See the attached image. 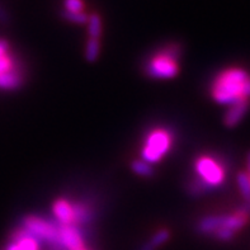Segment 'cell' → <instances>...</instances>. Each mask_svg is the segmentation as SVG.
<instances>
[{
  "instance_id": "cell-1",
  "label": "cell",
  "mask_w": 250,
  "mask_h": 250,
  "mask_svg": "<svg viewBox=\"0 0 250 250\" xmlns=\"http://www.w3.org/2000/svg\"><path fill=\"white\" fill-rule=\"evenodd\" d=\"M211 94L217 103L225 105L250 101V75L240 67L225 70L213 82Z\"/></svg>"
},
{
  "instance_id": "cell-2",
  "label": "cell",
  "mask_w": 250,
  "mask_h": 250,
  "mask_svg": "<svg viewBox=\"0 0 250 250\" xmlns=\"http://www.w3.org/2000/svg\"><path fill=\"white\" fill-rule=\"evenodd\" d=\"M181 57V46L171 43L156 52L146 63V75L154 79H171L179 73L178 60Z\"/></svg>"
},
{
  "instance_id": "cell-3",
  "label": "cell",
  "mask_w": 250,
  "mask_h": 250,
  "mask_svg": "<svg viewBox=\"0 0 250 250\" xmlns=\"http://www.w3.org/2000/svg\"><path fill=\"white\" fill-rule=\"evenodd\" d=\"M248 220H249V213L245 209L240 208L232 215L206 216L198 221L196 229L197 231L203 235L213 234L219 229H230L236 232L247 225Z\"/></svg>"
},
{
  "instance_id": "cell-4",
  "label": "cell",
  "mask_w": 250,
  "mask_h": 250,
  "mask_svg": "<svg viewBox=\"0 0 250 250\" xmlns=\"http://www.w3.org/2000/svg\"><path fill=\"white\" fill-rule=\"evenodd\" d=\"M21 228L37 241H44L56 249H61L60 224L56 225L54 222L47 221L38 216H27L22 220Z\"/></svg>"
},
{
  "instance_id": "cell-5",
  "label": "cell",
  "mask_w": 250,
  "mask_h": 250,
  "mask_svg": "<svg viewBox=\"0 0 250 250\" xmlns=\"http://www.w3.org/2000/svg\"><path fill=\"white\" fill-rule=\"evenodd\" d=\"M171 146V135L169 131L158 128L149 133L146 137L145 145L141 150V158L144 162L154 164L164 158Z\"/></svg>"
},
{
  "instance_id": "cell-6",
  "label": "cell",
  "mask_w": 250,
  "mask_h": 250,
  "mask_svg": "<svg viewBox=\"0 0 250 250\" xmlns=\"http://www.w3.org/2000/svg\"><path fill=\"white\" fill-rule=\"evenodd\" d=\"M197 175L211 188L219 187L225 181V167L217 159L200 156L194 163Z\"/></svg>"
},
{
  "instance_id": "cell-7",
  "label": "cell",
  "mask_w": 250,
  "mask_h": 250,
  "mask_svg": "<svg viewBox=\"0 0 250 250\" xmlns=\"http://www.w3.org/2000/svg\"><path fill=\"white\" fill-rule=\"evenodd\" d=\"M61 249L85 250L84 239L76 225H60Z\"/></svg>"
},
{
  "instance_id": "cell-8",
  "label": "cell",
  "mask_w": 250,
  "mask_h": 250,
  "mask_svg": "<svg viewBox=\"0 0 250 250\" xmlns=\"http://www.w3.org/2000/svg\"><path fill=\"white\" fill-rule=\"evenodd\" d=\"M40 241L23 230L22 228L16 230L12 235V241L6 247V250H38Z\"/></svg>"
},
{
  "instance_id": "cell-9",
  "label": "cell",
  "mask_w": 250,
  "mask_h": 250,
  "mask_svg": "<svg viewBox=\"0 0 250 250\" xmlns=\"http://www.w3.org/2000/svg\"><path fill=\"white\" fill-rule=\"evenodd\" d=\"M52 212L60 225H74V206L67 200L60 198L55 201Z\"/></svg>"
},
{
  "instance_id": "cell-10",
  "label": "cell",
  "mask_w": 250,
  "mask_h": 250,
  "mask_svg": "<svg viewBox=\"0 0 250 250\" xmlns=\"http://www.w3.org/2000/svg\"><path fill=\"white\" fill-rule=\"evenodd\" d=\"M250 101H241L235 103V104L230 105L228 112L225 113L224 117V124L226 127H235L236 125L240 124V121L243 120L247 112L249 111Z\"/></svg>"
},
{
  "instance_id": "cell-11",
  "label": "cell",
  "mask_w": 250,
  "mask_h": 250,
  "mask_svg": "<svg viewBox=\"0 0 250 250\" xmlns=\"http://www.w3.org/2000/svg\"><path fill=\"white\" fill-rule=\"evenodd\" d=\"M23 84V74L18 70V67H14L9 73H5L0 75V89L3 90H16L21 88Z\"/></svg>"
},
{
  "instance_id": "cell-12",
  "label": "cell",
  "mask_w": 250,
  "mask_h": 250,
  "mask_svg": "<svg viewBox=\"0 0 250 250\" xmlns=\"http://www.w3.org/2000/svg\"><path fill=\"white\" fill-rule=\"evenodd\" d=\"M74 225H84L93 219V209L85 203H73Z\"/></svg>"
},
{
  "instance_id": "cell-13",
  "label": "cell",
  "mask_w": 250,
  "mask_h": 250,
  "mask_svg": "<svg viewBox=\"0 0 250 250\" xmlns=\"http://www.w3.org/2000/svg\"><path fill=\"white\" fill-rule=\"evenodd\" d=\"M169 239H170V231L169 230H167V229L159 230L158 232L152 235L149 241H146L145 244L140 248V250H156V248L162 247Z\"/></svg>"
},
{
  "instance_id": "cell-14",
  "label": "cell",
  "mask_w": 250,
  "mask_h": 250,
  "mask_svg": "<svg viewBox=\"0 0 250 250\" xmlns=\"http://www.w3.org/2000/svg\"><path fill=\"white\" fill-rule=\"evenodd\" d=\"M86 27H88L89 38H97V40H99V38H101V36H102V18L98 13H92V14H89Z\"/></svg>"
},
{
  "instance_id": "cell-15",
  "label": "cell",
  "mask_w": 250,
  "mask_h": 250,
  "mask_svg": "<svg viewBox=\"0 0 250 250\" xmlns=\"http://www.w3.org/2000/svg\"><path fill=\"white\" fill-rule=\"evenodd\" d=\"M101 54V41L97 38H89L85 44V59L88 62L98 60Z\"/></svg>"
},
{
  "instance_id": "cell-16",
  "label": "cell",
  "mask_w": 250,
  "mask_h": 250,
  "mask_svg": "<svg viewBox=\"0 0 250 250\" xmlns=\"http://www.w3.org/2000/svg\"><path fill=\"white\" fill-rule=\"evenodd\" d=\"M209 189H211V187H209L206 182H203L198 175L196 178H192L189 184H188V192H189V194H192L194 197L205 194Z\"/></svg>"
},
{
  "instance_id": "cell-17",
  "label": "cell",
  "mask_w": 250,
  "mask_h": 250,
  "mask_svg": "<svg viewBox=\"0 0 250 250\" xmlns=\"http://www.w3.org/2000/svg\"><path fill=\"white\" fill-rule=\"evenodd\" d=\"M131 169H132L137 175L141 177H152L154 175V169L149 163L144 162L143 159H137L131 163Z\"/></svg>"
},
{
  "instance_id": "cell-18",
  "label": "cell",
  "mask_w": 250,
  "mask_h": 250,
  "mask_svg": "<svg viewBox=\"0 0 250 250\" xmlns=\"http://www.w3.org/2000/svg\"><path fill=\"white\" fill-rule=\"evenodd\" d=\"M61 17H62L63 19L69 21V22L75 23V24H86V23H88L89 14H86L85 12L70 13V12H65V10H61Z\"/></svg>"
},
{
  "instance_id": "cell-19",
  "label": "cell",
  "mask_w": 250,
  "mask_h": 250,
  "mask_svg": "<svg viewBox=\"0 0 250 250\" xmlns=\"http://www.w3.org/2000/svg\"><path fill=\"white\" fill-rule=\"evenodd\" d=\"M238 184L240 188V192L245 201H250V181L247 173H239L238 175Z\"/></svg>"
},
{
  "instance_id": "cell-20",
  "label": "cell",
  "mask_w": 250,
  "mask_h": 250,
  "mask_svg": "<svg viewBox=\"0 0 250 250\" xmlns=\"http://www.w3.org/2000/svg\"><path fill=\"white\" fill-rule=\"evenodd\" d=\"M62 10L70 13H83L85 8V4L83 0H62Z\"/></svg>"
},
{
  "instance_id": "cell-21",
  "label": "cell",
  "mask_w": 250,
  "mask_h": 250,
  "mask_svg": "<svg viewBox=\"0 0 250 250\" xmlns=\"http://www.w3.org/2000/svg\"><path fill=\"white\" fill-rule=\"evenodd\" d=\"M14 67H16V62H14V59L9 54L0 57V75L9 73L10 70H13Z\"/></svg>"
},
{
  "instance_id": "cell-22",
  "label": "cell",
  "mask_w": 250,
  "mask_h": 250,
  "mask_svg": "<svg viewBox=\"0 0 250 250\" xmlns=\"http://www.w3.org/2000/svg\"><path fill=\"white\" fill-rule=\"evenodd\" d=\"M215 235V238L217 240H221V241H230L232 240V238L235 236V232L230 229H219V230H216L213 232Z\"/></svg>"
},
{
  "instance_id": "cell-23",
  "label": "cell",
  "mask_w": 250,
  "mask_h": 250,
  "mask_svg": "<svg viewBox=\"0 0 250 250\" xmlns=\"http://www.w3.org/2000/svg\"><path fill=\"white\" fill-rule=\"evenodd\" d=\"M9 51V43L5 40H0V57L8 54Z\"/></svg>"
},
{
  "instance_id": "cell-24",
  "label": "cell",
  "mask_w": 250,
  "mask_h": 250,
  "mask_svg": "<svg viewBox=\"0 0 250 250\" xmlns=\"http://www.w3.org/2000/svg\"><path fill=\"white\" fill-rule=\"evenodd\" d=\"M247 173L248 174H250V152L248 154V158H247Z\"/></svg>"
}]
</instances>
